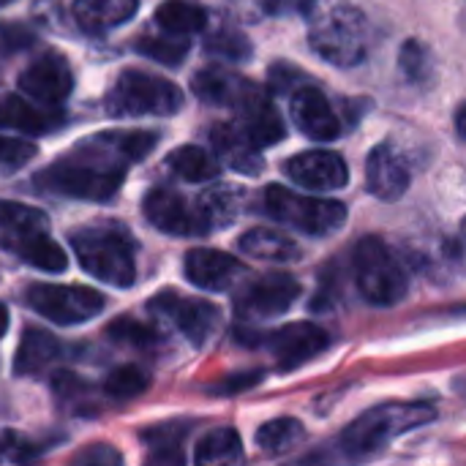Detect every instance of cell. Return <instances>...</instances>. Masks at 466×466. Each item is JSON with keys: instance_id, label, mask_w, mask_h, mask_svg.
<instances>
[{"instance_id": "37", "label": "cell", "mask_w": 466, "mask_h": 466, "mask_svg": "<svg viewBox=\"0 0 466 466\" xmlns=\"http://www.w3.org/2000/svg\"><path fill=\"white\" fill-rule=\"evenodd\" d=\"M399 63H401L407 79H412V82H423L431 74V55L420 41H407L401 46Z\"/></svg>"}, {"instance_id": "6", "label": "cell", "mask_w": 466, "mask_h": 466, "mask_svg": "<svg viewBox=\"0 0 466 466\" xmlns=\"http://www.w3.org/2000/svg\"><path fill=\"white\" fill-rule=\"evenodd\" d=\"M183 106V90L147 71H123L106 96V112L112 117H142V115H175Z\"/></svg>"}, {"instance_id": "19", "label": "cell", "mask_w": 466, "mask_h": 466, "mask_svg": "<svg viewBox=\"0 0 466 466\" xmlns=\"http://www.w3.org/2000/svg\"><path fill=\"white\" fill-rule=\"evenodd\" d=\"M3 248L44 273H63L68 268V254L49 235H44V229L8 232L3 238Z\"/></svg>"}, {"instance_id": "20", "label": "cell", "mask_w": 466, "mask_h": 466, "mask_svg": "<svg viewBox=\"0 0 466 466\" xmlns=\"http://www.w3.org/2000/svg\"><path fill=\"white\" fill-rule=\"evenodd\" d=\"M63 112H55L52 106H41V104H30L19 96H5L0 98V128L8 131H19V134H49L55 128H60L66 120Z\"/></svg>"}, {"instance_id": "21", "label": "cell", "mask_w": 466, "mask_h": 466, "mask_svg": "<svg viewBox=\"0 0 466 466\" xmlns=\"http://www.w3.org/2000/svg\"><path fill=\"white\" fill-rule=\"evenodd\" d=\"M210 139H213V150H216L218 161H224L229 169L248 175V177H254L265 169L262 150L238 126H216L210 131Z\"/></svg>"}, {"instance_id": "22", "label": "cell", "mask_w": 466, "mask_h": 466, "mask_svg": "<svg viewBox=\"0 0 466 466\" xmlns=\"http://www.w3.org/2000/svg\"><path fill=\"white\" fill-rule=\"evenodd\" d=\"M257 85L227 71V68H205L197 71L191 79V90L205 101L216 106H238Z\"/></svg>"}, {"instance_id": "15", "label": "cell", "mask_w": 466, "mask_h": 466, "mask_svg": "<svg viewBox=\"0 0 466 466\" xmlns=\"http://www.w3.org/2000/svg\"><path fill=\"white\" fill-rule=\"evenodd\" d=\"M289 96H292V104H289L292 123L309 139L330 142V139H336L341 134V120H339L336 109L330 106V101L325 98L322 90H317V87H298Z\"/></svg>"}, {"instance_id": "29", "label": "cell", "mask_w": 466, "mask_h": 466, "mask_svg": "<svg viewBox=\"0 0 466 466\" xmlns=\"http://www.w3.org/2000/svg\"><path fill=\"white\" fill-rule=\"evenodd\" d=\"M156 22H158L161 30L169 33V35H191V33L205 30L208 14H205V8H199V5H194V3H186V0H167V3L158 5Z\"/></svg>"}, {"instance_id": "24", "label": "cell", "mask_w": 466, "mask_h": 466, "mask_svg": "<svg viewBox=\"0 0 466 466\" xmlns=\"http://www.w3.org/2000/svg\"><path fill=\"white\" fill-rule=\"evenodd\" d=\"M137 0H74V19L87 33H106L137 14Z\"/></svg>"}, {"instance_id": "13", "label": "cell", "mask_w": 466, "mask_h": 466, "mask_svg": "<svg viewBox=\"0 0 466 466\" xmlns=\"http://www.w3.org/2000/svg\"><path fill=\"white\" fill-rule=\"evenodd\" d=\"M265 341H268L279 369L295 371L330 347V333L314 322H292V325L270 333Z\"/></svg>"}, {"instance_id": "25", "label": "cell", "mask_w": 466, "mask_h": 466, "mask_svg": "<svg viewBox=\"0 0 466 466\" xmlns=\"http://www.w3.org/2000/svg\"><path fill=\"white\" fill-rule=\"evenodd\" d=\"M60 358V344L52 333L41 330V328H27L16 358H14V374L16 377H33L41 374L46 366H52Z\"/></svg>"}, {"instance_id": "2", "label": "cell", "mask_w": 466, "mask_h": 466, "mask_svg": "<svg viewBox=\"0 0 466 466\" xmlns=\"http://www.w3.org/2000/svg\"><path fill=\"white\" fill-rule=\"evenodd\" d=\"M71 246L82 270L109 287H131L137 281V243L123 224H90L71 235Z\"/></svg>"}, {"instance_id": "1", "label": "cell", "mask_w": 466, "mask_h": 466, "mask_svg": "<svg viewBox=\"0 0 466 466\" xmlns=\"http://www.w3.org/2000/svg\"><path fill=\"white\" fill-rule=\"evenodd\" d=\"M156 145V131H104L82 139L68 156L38 172L35 183L57 197L106 202L120 191L128 167L147 158Z\"/></svg>"}, {"instance_id": "33", "label": "cell", "mask_w": 466, "mask_h": 466, "mask_svg": "<svg viewBox=\"0 0 466 466\" xmlns=\"http://www.w3.org/2000/svg\"><path fill=\"white\" fill-rule=\"evenodd\" d=\"M44 227H46L44 210L0 199V229L3 232H30V229H44Z\"/></svg>"}, {"instance_id": "43", "label": "cell", "mask_w": 466, "mask_h": 466, "mask_svg": "<svg viewBox=\"0 0 466 466\" xmlns=\"http://www.w3.org/2000/svg\"><path fill=\"white\" fill-rule=\"evenodd\" d=\"M8 322H11V319H8V309L0 303V339H3V336H5V330H8Z\"/></svg>"}, {"instance_id": "8", "label": "cell", "mask_w": 466, "mask_h": 466, "mask_svg": "<svg viewBox=\"0 0 466 466\" xmlns=\"http://www.w3.org/2000/svg\"><path fill=\"white\" fill-rule=\"evenodd\" d=\"M25 303L55 325H82L98 317L106 306L104 295L90 287L33 284L25 289Z\"/></svg>"}, {"instance_id": "38", "label": "cell", "mask_w": 466, "mask_h": 466, "mask_svg": "<svg viewBox=\"0 0 466 466\" xmlns=\"http://www.w3.org/2000/svg\"><path fill=\"white\" fill-rule=\"evenodd\" d=\"M35 156V145L27 139H14L0 134V169H19Z\"/></svg>"}, {"instance_id": "31", "label": "cell", "mask_w": 466, "mask_h": 466, "mask_svg": "<svg viewBox=\"0 0 466 466\" xmlns=\"http://www.w3.org/2000/svg\"><path fill=\"white\" fill-rule=\"evenodd\" d=\"M147 374L137 366H120L115 369L106 382H104V393L115 401H128V399H137L139 393L147 390Z\"/></svg>"}, {"instance_id": "10", "label": "cell", "mask_w": 466, "mask_h": 466, "mask_svg": "<svg viewBox=\"0 0 466 466\" xmlns=\"http://www.w3.org/2000/svg\"><path fill=\"white\" fill-rule=\"evenodd\" d=\"M300 295V284L287 273H268L248 281L235 295V314L240 319H273L281 317Z\"/></svg>"}, {"instance_id": "45", "label": "cell", "mask_w": 466, "mask_h": 466, "mask_svg": "<svg viewBox=\"0 0 466 466\" xmlns=\"http://www.w3.org/2000/svg\"><path fill=\"white\" fill-rule=\"evenodd\" d=\"M0 3H11V0H0Z\"/></svg>"}, {"instance_id": "9", "label": "cell", "mask_w": 466, "mask_h": 466, "mask_svg": "<svg viewBox=\"0 0 466 466\" xmlns=\"http://www.w3.org/2000/svg\"><path fill=\"white\" fill-rule=\"evenodd\" d=\"M142 210H145V218L158 232H167L175 238H197V235L213 232L199 199L188 202L186 197L164 186H156L145 194Z\"/></svg>"}, {"instance_id": "32", "label": "cell", "mask_w": 466, "mask_h": 466, "mask_svg": "<svg viewBox=\"0 0 466 466\" xmlns=\"http://www.w3.org/2000/svg\"><path fill=\"white\" fill-rule=\"evenodd\" d=\"M137 49L164 66H180L186 60V52H188V41L183 35H147L137 44Z\"/></svg>"}, {"instance_id": "44", "label": "cell", "mask_w": 466, "mask_h": 466, "mask_svg": "<svg viewBox=\"0 0 466 466\" xmlns=\"http://www.w3.org/2000/svg\"><path fill=\"white\" fill-rule=\"evenodd\" d=\"M456 131H459V139H464V106H459L456 112Z\"/></svg>"}, {"instance_id": "17", "label": "cell", "mask_w": 466, "mask_h": 466, "mask_svg": "<svg viewBox=\"0 0 466 466\" xmlns=\"http://www.w3.org/2000/svg\"><path fill=\"white\" fill-rule=\"evenodd\" d=\"M238 128L262 150L268 145H279L287 134V126L279 115V109L270 104V98L254 87L238 106Z\"/></svg>"}, {"instance_id": "26", "label": "cell", "mask_w": 466, "mask_h": 466, "mask_svg": "<svg viewBox=\"0 0 466 466\" xmlns=\"http://www.w3.org/2000/svg\"><path fill=\"white\" fill-rule=\"evenodd\" d=\"M167 169L186 183H208V180H216L221 172L218 161L205 147H197V145H183L172 150L167 156Z\"/></svg>"}, {"instance_id": "11", "label": "cell", "mask_w": 466, "mask_h": 466, "mask_svg": "<svg viewBox=\"0 0 466 466\" xmlns=\"http://www.w3.org/2000/svg\"><path fill=\"white\" fill-rule=\"evenodd\" d=\"M150 311L177 328L194 347H202L221 319V311L213 303L202 298H180L175 292H161L158 298H153Z\"/></svg>"}, {"instance_id": "28", "label": "cell", "mask_w": 466, "mask_h": 466, "mask_svg": "<svg viewBox=\"0 0 466 466\" xmlns=\"http://www.w3.org/2000/svg\"><path fill=\"white\" fill-rule=\"evenodd\" d=\"M194 461L199 466L213 464H238L243 461V442L238 437V431L232 429H213L202 437V442L197 445Z\"/></svg>"}, {"instance_id": "30", "label": "cell", "mask_w": 466, "mask_h": 466, "mask_svg": "<svg viewBox=\"0 0 466 466\" xmlns=\"http://www.w3.org/2000/svg\"><path fill=\"white\" fill-rule=\"evenodd\" d=\"M186 431L188 426H180V423H161L156 429H147L142 437L156 451L150 461H183V453H177V448Z\"/></svg>"}, {"instance_id": "42", "label": "cell", "mask_w": 466, "mask_h": 466, "mask_svg": "<svg viewBox=\"0 0 466 466\" xmlns=\"http://www.w3.org/2000/svg\"><path fill=\"white\" fill-rule=\"evenodd\" d=\"M262 11L270 16H292V14H311L317 0H259Z\"/></svg>"}, {"instance_id": "14", "label": "cell", "mask_w": 466, "mask_h": 466, "mask_svg": "<svg viewBox=\"0 0 466 466\" xmlns=\"http://www.w3.org/2000/svg\"><path fill=\"white\" fill-rule=\"evenodd\" d=\"M284 175L292 177V183L311 188V191H336V188H344L350 180L347 161L330 150H309V153L292 156L284 164Z\"/></svg>"}, {"instance_id": "12", "label": "cell", "mask_w": 466, "mask_h": 466, "mask_svg": "<svg viewBox=\"0 0 466 466\" xmlns=\"http://www.w3.org/2000/svg\"><path fill=\"white\" fill-rule=\"evenodd\" d=\"M74 87V74L71 66L63 55L57 52H44L38 55L22 74H19V90L41 104V106H57L68 98Z\"/></svg>"}, {"instance_id": "41", "label": "cell", "mask_w": 466, "mask_h": 466, "mask_svg": "<svg viewBox=\"0 0 466 466\" xmlns=\"http://www.w3.org/2000/svg\"><path fill=\"white\" fill-rule=\"evenodd\" d=\"M123 461L120 459V453L112 448V445H106V442H98V445H90V448H85L82 453H76L74 456V464H87V466H117Z\"/></svg>"}, {"instance_id": "36", "label": "cell", "mask_w": 466, "mask_h": 466, "mask_svg": "<svg viewBox=\"0 0 466 466\" xmlns=\"http://www.w3.org/2000/svg\"><path fill=\"white\" fill-rule=\"evenodd\" d=\"M49 448V442H33L16 431H0V461L8 464H22L35 459L38 453H44Z\"/></svg>"}, {"instance_id": "5", "label": "cell", "mask_w": 466, "mask_h": 466, "mask_svg": "<svg viewBox=\"0 0 466 466\" xmlns=\"http://www.w3.org/2000/svg\"><path fill=\"white\" fill-rule=\"evenodd\" d=\"M352 265L358 289L371 306H396L404 300L410 279L385 240H380L377 235L358 240L352 251Z\"/></svg>"}, {"instance_id": "16", "label": "cell", "mask_w": 466, "mask_h": 466, "mask_svg": "<svg viewBox=\"0 0 466 466\" xmlns=\"http://www.w3.org/2000/svg\"><path fill=\"white\" fill-rule=\"evenodd\" d=\"M246 273V265L216 248H191L186 254V279L208 292H227Z\"/></svg>"}, {"instance_id": "39", "label": "cell", "mask_w": 466, "mask_h": 466, "mask_svg": "<svg viewBox=\"0 0 466 466\" xmlns=\"http://www.w3.org/2000/svg\"><path fill=\"white\" fill-rule=\"evenodd\" d=\"M268 79H270V90L279 93V96H284V93L298 90V85H300L306 76H303L300 68H295V66H289V63H276V66H270Z\"/></svg>"}, {"instance_id": "18", "label": "cell", "mask_w": 466, "mask_h": 466, "mask_svg": "<svg viewBox=\"0 0 466 466\" xmlns=\"http://www.w3.org/2000/svg\"><path fill=\"white\" fill-rule=\"evenodd\" d=\"M366 188L371 197L393 202L401 199L410 188L407 161L393 150V145H377L366 161Z\"/></svg>"}, {"instance_id": "40", "label": "cell", "mask_w": 466, "mask_h": 466, "mask_svg": "<svg viewBox=\"0 0 466 466\" xmlns=\"http://www.w3.org/2000/svg\"><path fill=\"white\" fill-rule=\"evenodd\" d=\"M262 377H265L262 369H257V371H240V374H232V377L221 380L218 385H213L210 393H216V396H235V393H243V390L259 385Z\"/></svg>"}, {"instance_id": "23", "label": "cell", "mask_w": 466, "mask_h": 466, "mask_svg": "<svg viewBox=\"0 0 466 466\" xmlns=\"http://www.w3.org/2000/svg\"><path fill=\"white\" fill-rule=\"evenodd\" d=\"M240 251L248 254L251 259H259V262H273V265H289V262H298L303 257L300 246L287 238L284 232L279 229H268V227H259V229H248L240 240H238Z\"/></svg>"}, {"instance_id": "27", "label": "cell", "mask_w": 466, "mask_h": 466, "mask_svg": "<svg viewBox=\"0 0 466 466\" xmlns=\"http://www.w3.org/2000/svg\"><path fill=\"white\" fill-rule=\"evenodd\" d=\"M257 445L262 453H270V456H284L289 451H295L303 440H306V429L300 420L295 418H276V420H268L257 429Z\"/></svg>"}, {"instance_id": "4", "label": "cell", "mask_w": 466, "mask_h": 466, "mask_svg": "<svg viewBox=\"0 0 466 466\" xmlns=\"http://www.w3.org/2000/svg\"><path fill=\"white\" fill-rule=\"evenodd\" d=\"M309 44L314 52L339 68H352L366 60L371 44L369 19L352 5H333L314 16L309 30Z\"/></svg>"}, {"instance_id": "34", "label": "cell", "mask_w": 466, "mask_h": 466, "mask_svg": "<svg viewBox=\"0 0 466 466\" xmlns=\"http://www.w3.org/2000/svg\"><path fill=\"white\" fill-rule=\"evenodd\" d=\"M208 52L216 57H227V60H248L251 57V41L232 27H218L210 38H208Z\"/></svg>"}, {"instance_id": "7", "label": "cell", "mask_w": 466, "mask_h": 466, "mask_svg": "<svg viewBox=\"0 0 466 466\" xmlns=\"http://www.w3.org/2000/svg\"><path fill=\"white\" fill-rule=\"evenodd\" d=\"M262 210L287 227H295L298 232L325 238L344 227L347 221V205L339 199H319V197H303L284 186H268L262 194Z\"/></svg>"}, {"instance_id": "35", "label": "cell", "mask_w": 466, "mask_h": 466, "mask_svg": "<svg viewBox=\"0 0 466 466\" xmlns=\"http://www.w3.org/2000/svg\"><path fill=\"white\" fill-rule=\"evenodd\" d=\"M106 336L117 344H128V347H150L158 341V330L139 322V319H131V317H123L117 322H112L106 328Z\"/></svg>"}, {"instance_id": "3", "label": "cell", "mask_w": 466, "mask_h": 466, "mask_svg": "<svg viewBox=\"0 0 466 466\" xmlns=\"http://www.w3.org/2000/svg\"><path fill=\"white\" fill-rule=\"evenodd\" d=\"M437 418V410L423 404V401H412V404H401V401H390V404H380L366 410L360 418H355L344 431H341V451L352 459H369L380 451H385L396 437L420 429L426 423H431Z\"/></svg>"}]
</instances>
